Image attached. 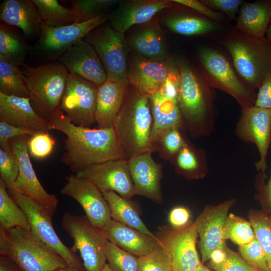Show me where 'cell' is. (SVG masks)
Masks as SVG:
<instances>
[{
  "label": "cell",
  "mask_w": 271,
  "mask_h": 271,
  "mask_svg": "<svg viewBox=\"0 0 271 271\" xmlns=\"http://www.w3.org/2000/svg\"><path fill=\"white\" fill-rule=\"evenodd\" d=\"M222 237L239 246L251 242L255 236L249 221L230 213L225 222Z\"/></svg>",
  "instance_id": "obj_37"
},
{
  "label": "cell",
  "mask_w": 271,
  "mask_h": 271,
  "mask_svg": "<svg viewBox=\"0 0 271 271\" xmlns=\"http://www.w3.org/2000/svg\"><path fill=\"white\" fill-rule=\"evenodd\" d=\"M237 131L241 139L256 146L260 159L255 165L257 170L264 173L267 153L271 144V109L254 105L242 108Z\"/></svg>",
  "instance_id": "obj_18"
},
{
  "label": "cell",
  "mask_w": 271,
  "mask_h": 271,
  "mask_svg": "<svg viewBox=\"0 0 271 271\" xmlns=\"http://www.w3.org/2000/svg\"><path fill=\"white\" fill-rule=\"evenodd\" d=\"M101 271H112L107 263H106Z\"/></svg>",
  "instance_id": "obj_57"
},
{
  "label": "cell",
  "mask_w": 271,
  "mask_h": 271,
  "mask_svg": "<svg viewBox=\"0 0 271 271\" xmlns=\"http://www.w3.org/2000/svg\"><path fill=\"white\" fill-rule=\"evenodd\" d=\"M0 19L6 24L17 27L31 36L41 32L42 24L32 0H5L1 5Z\"/></svg>",
  "instance_id": "obj_28"
},
{
  "label": "cell",
  "mask_w": 271,
  "mask_h": 271,
  "mask_svg": "<svg viewBox=\"0 0 271 271\" xmlns=\"http://www.w3.org/2000/svg\"><path fill=\"white\" fill-rule=\"evenodd\" d=\"M94 49L107 74V80L128 85V47L123 33L109 25H101L84 39Z\"/></svg>",
  "instance_id": "obj_10"
},
{
  "label": "cell",
  "mask_w": 271,
  "mask_h": 271,
  "mask_svg": "<svg viewBox=\"0 0 271 271\" xmlns=\"http://www.w3.org/2000/svg\"><path fill=\"white\" fill-rule=\"evenodd\" d=\"M153 126L151 152H156V145L162 135L172 128H183L185 124L177 99L165 95L160 90L150 96Z\"/></svg>",
  "instance_id": "obj_24"
},
{
  "label": "cell",
  "mask_w": 271,
  "mask_h": 271,
  "mask_svg": "<svg viewBox=\"0 0 271 271\" xmlns=\"http://www.w3.org/2000/svg\"><path fill=\"white\" fill-rule=\"evenodd\" d=\"M27 47L22 40L10 27L0 26V56L19 67L24 65Z\"/></svg>",
  "instance_id": "obj_35"
},
{
  "label": "cell",
  "mask_w": 271,
  "mask_h": 271,
  "mask_svg": "<svg viewBox=\"0 0 271 271\" xmlns=\"http://www.w3.org/2000/svg\"><path fill=\"white\" fill-rule=\"evenodd\" d=\"M165 26L171 31L182 35L196 36L218 32L220 29L216 22L206 17L177 15L167 17Z\"/></svg>",
  "instance_id": "obj_31"
},
{
  "label": "cell",
  "mask_w": 271,
  "mask_h": 271,
  "mask_svg": "<svg viewBox=\"0 0 271 271\" xmlns=\"http://www.w3.org/2000/svg\"><path fill=\"white\" fill-rule=\"evenodd\" d=\"M61 226L73 240L72 250L78 251L86 271H101L105 265L108 240L102 229L93 226L86 216L66 212Z\"/></svg>",
  "instance_id": "obj_9"
},
{
  "label": "cell",
  "mask_w": 271,
  "mask_h": 271,
  "mask_svg": "<svg viewBox=\"0 0 271 271\" xmlns=\"http://www.w3.org/2000/svg\"><path fill=\"white\" fill-rule=\"evenodd\" d=\"M266 34V38L271 43V21L268 27Z\"/></svg>",
  "instance_id": "obj_55"
},
{
  "label": "cell",
  "mask_w": 271,
  "mask_h": 271,
  "mask_svg": "<svg viewBox=\"0 0 271 271\" xmlns=\"http://www.w3.org/2000/svg\"><path fill=\"white\" fill-rule=\"evenodd\" d=\"M234 202L230 200L217 205L207 206L194 222L200 237L199 245L203 263L209 260L214 251L227 246L222 233L228 211Z\"/></svg>",
  "instance_id": "obj_17"
},
{
  "label": "cell",
  "mask_w": 271,
  "mask_h": 271,
  "mask_svg": "<svg viewBox=\"0 0 271 271\" xmlns=\"http://www.w3.org/2000/svg\"><path fill=\"white\" fill-rule=\"evenodd\" d=\"M0 271H23L19 266L9 257L1 255Z\"/></svg>",
  "instance_id": "obj_52"
},
{
  "label": "cell",
  "mask_w": 271,
  "mask_h": 271,
  "mask_svg": "<svg viewBox=\"0 0 271 271\" xmlns=\"http://www.w3.org/2000/svg\"><path fill=\"white\" fill-rule=\"evenodd\" d=\"M198 55L202 75L211 88L231 95L242 108L254 105L256 94L246 85L223 54L204 47L199 50Z\"/></svg>",
  "instance_id": "obj_8"
},
{
  "label": "cell",
  "mask_w": 271,
  "mask_h": 271,
  "mask_svg": "<svg viewBox=\"0 0 271 271\" xmlns=\"http://www.w3.org/2000/svg\"><path fill=\"white\" fill-rule=\"evenodd\" d=\"M271 21V0L244 2L236 18L235 30L246 35L265 37Z\"/></svg>",
  "instance_id": "obj_29"
},
{
  "label": "cell",
  "mask_w": 271,
  "mask_h": 271,
  "mask_svg": "<svg viewBox=\"0 0 271 271\" xmlns=\"http://www.w3.org/2000/svg\"><path fill=\"white\" fill-rule=\"evenodd\" d=\"M190 218L189 211L181 206L174 208L169 214V221L172 227L175 228H181L186 226L190 223Z\"/></svg>",
  "instance_id": "obj_50"
},
{
  "label": "cell",
  "mask_w": 271,
  "mask_h": 271,
  "mask_svg": "<svg viewBox=\"0 0 271 271\" xmlns=\"http://www.w3.org/2000/svg\"><path fill=\"white\" fill-rule=\"evenodd\" d=\"M56 271H82V270H77V269H73V268H70V267L67 266V267H66L65 268H63L58 269Z\"/></svg>",
  "instance_id": "obj_56"
},
{
  "label": "cell",
  "mask_w": 271,
  "mask_h": 271,
  "mask_svg": "<svg viewBox=\"0 0 271 271\" xmlns=\"http://www.w3.org/2000/svg\"><path fill=\"white\" fill-rule=\"evenodd\" d=\"M233 65L246 85L254 90L271 77V43L235 30L223 38Z\"/></svg>",
  "instance_id": "obj_3"
},
{
  "label": "cell",
  "mask_w": 271,
  "mask_h": 271,
  "mask_svg": "<svg viewBox=\"0 0 271 271\" xmlns=\"http://www.w3.org/2000/svg\"><path fill=\"white\" fill-rule=\"evenodd\" d=\"M179 83L177 101L185 125L192 133L200 132L213 109L212 88L187 62H177Z\"/></svg>",
  "instance_id": "obj_5"
},
{
  "label": "cell",
  "mask_w": 271,
  "mask_h": 271,
  "mask_svg": "<svg viewBox=\"0 0 271 271\" xmlns=\"http://www.w3.org/2000/svg\"><path fill=\"white\" fill-rule=\"evenodd\" d=\"M19 172L18 159L12 149L5 150L0 148L1 179L7 188L12 187Z\"/></svg>",
  "instance_id": "obj_45"
},
{
  "label": "cell",
  "mask_w": 271,
  "mask_h": 271,
  "mask_svg": "<svg viewBox=\"0 0 271 271\" xmlns=\"http://www.w3.org/2000/svg\"><path fill=\"white\" fill-rule=\"evenodd\" d=\"M172 3L167 0L119 1L118 7L109 16L111 26L124 34L134 25L149 22L156 14L171 7Z\"/></svg>",
  "instance_id": "obj_22"
},
{
  "label": "cell",
  "mask_w": 271,
  "mask_h": 271,
  "mask_svg": "<svg viewBox=\"0 0 271 271\" xmlns=\"http://www.w3.org/2000/svg\"><path fill=\"white\" fill-rule=\"evenodd\" d=\"M152 152H146L128 159V166L135 195L161 203L163 165L155 162Z\"/></svg>",
  "instance_id": "obj_20"
},
{
  "label": "cell",
  "mask_w": 271,
  "mask_h": 271,
  "mask_svg": "<svg viewBox=\"0 0 271 271\" xmlns=\"http://www.w3.org/2000/svg\"><path fill=\"white\" fill-rule=\"evenodd\" d=\"M249 220L271 269V217L262 211H252L249 214Z\"/></svg>",
  "instance_id": "obj_38"
},
{
  "label": "cell",
  "mask_w": 271,
  "mask_h": 271,
  "mask_svg": "<svg viewBox=\"0 0 271 271\" xmlns=\"http://www.w3.org/2000/svg\"><path fill=\"white\" fill-rule=\"evenodd\" d=\"M106 258L112 271H138V257L108 241Z\"/></svg>",
  "instance_id": "obj_39"
},
{
  "label": "cell",
  "mask_w": 271,
  "mask_h": 271,
  "mask_svg": "<svg viewBox=\"0 0 271 271\" xmlns=\"http://www.w3.org/2000/svg\"><path fill=\"white\" fill-rule=\"evenodd\" d=\"M42 24L51 27L68 25L77 22L78 16L72 8H67L56 0H32Z\"/></svg>",
  "instance_id": "obj_33"
},
{
  "label": "cell",
  "mask_w": 271,
  "mask_h": 271,
  "mask_svg": "<svg viewBox=\"0 0 271 271\" xmlns=\"http://www.w3.org/2000/svg\"><path fill=\"white\" fill-rule=\"evenodd\" d=\"M14 227L30 230L26 214L10 195L5 183L0 178V228Z\"/></svg>",
  "instance_id": "obj_32"
},
{
  "label": "cell",
  "mask_w": 271,
  "mask_h": 271,
  "mask_svg": "<svg viewBox=\"0 0 271 271\" xmlns=\"http://www.w3.org/2000/svg\"><path fill=\"white\" fill-rule=\"evenodd\" d=\"M209 260V267L214 271H258L227 246L214 251Z\"/></svg>",
  "instance_id": "obj_36"
},
{
  "label": "cell",
  "mask_w": 271,
  "mask_h": 271,
  "mask_svg": "<svg viewBox=\"0 0 271 271\" xmlns=\"http://www.w3.org/2000/svg\"><path fill=\"white\" fill-rule=\"evenodd\" d=\"M128 45L138 56L153 60L168 59V50L164 36L157 19L141 24L128 40Z\"/></svg>",
  "instance_id": "obj_26"
},
{
  "label": "cell",
  "mask_w": 271,
  "mask_h": 271,
  "mask_svg": "<svg viewBox=\"0 0 271 271\" xmlns=\"http://www.w3.org/2000/svg\"><path fill=\"white\" fill-rule=\"evenodd\" d=\"M0 121L31 130L47 132L48 121L39 116L29 98L9 96L0 93Z\"/></svg>",
  "instance_id": "obj_23"
},
{
  "label": "cell",
  "mask_w": 271,
  "mask_h": 271,
  "mask_svg": "<svg viewBox=\"0 0 271 271\" xmlns=\"http://www.w3.org/2000/svg\"><path fill=\"white\" fill-rule=\"evenodd\" d=\"M166 250L172 271H196L200 261L196 249L198 236L194 222L181 228L162 227L156 235Z\"/></svg>",
  "instance_id": "obj_11"
},
{
  "label": "cell",
  "mask_w": 271,
  "mask_h": 271,
  "mask_svg": "<svg viewBox=\"0 0 271 271\" xmlns=\"http://www.w3.org/2000/svg\"><path fill=\"white\" fill-rule=\"evenodd\" d=\"M60 193L75 200L94 226L102 229L111 219L108 202L102 193L91 181L71 174L66 178Z\"/></svg>",
  "instance_id": "obj_14"
},
{
  "label": "cell",
  "mask_w": 271,
  "mask_h": 271,
  "mask_svg": "<svg viewBox=\"0 0 271 271\" xmlns=\"http://www.w3.org/2000/svg\"><path fill=\"white\" fill-rule=\"evenodd\" d=\"M0 254L11 258L23 271H56L68 266L30 230L19 227L0 228Z\"/></svg>",
  "instance_id": "obj_4"
},
{
  "label": "cell",
  "mask_w": 271,
  "mask_h": 271,
  "mask_svg": "<svg viewBox=\"0 0 271 271\" xmlns=\"http://www.w3.org/2000/svg\"><path fill=\"white\" fill-rule=\"evenodd\" d=\"M75 175L91 181L102 193L112 191L127 200L135 195L127 159L92 165Z\"/></svg>",
  "instance_id": "obj_13"
},
{
  "label": "cell",
  "mask_w": 271,
  "mask_h": 271,
  "mask_svg": "<svg viewBox=\"0 0 271 271\" xmlns=\"http://www.w3.org/2000/svg\"><path fill=\"white\" fill-rule=\"evenodd\" d=\"M55 145V141L49 132H38L28 140L29 153L36 159H43L49 156Z\"/></svg>",
  "instance_id": "obj_46"
},
{
  "label": "cell",
  "mask_w": 271,
  "mask_h": 271,
  "mask_svg": "<svg viewBox=\"0 0 271 271\" xmlns=\"http://www.w3.org/2000/svg\"><path fill=\"white\" fill-rule=\"evenodd\" d=\"M196 271H212L206 266L204 265V263L201 262L198 265Z\"/></svg>",
  "instance_id": "obj_54"
},
{
  "label": "cell",
  "mask_w": 271,
  "mask_h": 271,
  "mask_svg": "<svg viewBox=\"0 0 271 271\" xmlns=\"http://www.w3.org/2000/svg\"><path fill=\"white\" fill-rule=\"evenodd\" d=\"M7 189L26 214L32 233L48 248L62 257L68 267L86 271L76 253L63 243L53 227L52 218L56 210L38 203L14 189Z\"/></svg>",
  "instance_id": "obj_7"
},
{
  "label": "cell",
  "mask_w": 271,
  "mask_h": 271,
  "mask_svg": "<svg viewBox=\"0 0 271 271\" xmlns=\"http://www.w3.org/2000/svg\"><path fill=\"white\" fill-rule=\"evenodd\" d=\"M119 2L117 0H77L72 2V7L77 14V22H83L104 14V10Z\"/></svg>",
  "instance_id": "obj_41"
},
{
  "label": "cell",
  "mask_w": 271,
  "mask_h": 271,
  "mask_svg": "<svg viewBox=\"0 0 271 271\" xmlns=\"http://www.w3.org/2000/svg\"><path fill=\"white\" fill-rule=\"evenodd\" d=\"M152 126L150 96L127 89L113 126L127 159L151 152Z\"/></svg>",
  "instance_id": "obj_2"
},
{
  "label": "cell",
  "mask_w": 271,
  "mask_h": 271,
  "mask_svg": "<svg viewBox=\"0 0 271 271\" xmlns=\"http://www.w3.org/2000/svg\"><path fill=\"white\" fill-rule=\"evenodd\" d=\"M28 136H20L10 140L12 149L19 163V172L13 186L19 192L38 203L56 210L59 200L55 195L48 193L39 181L29 158Z\"/></svg>",
  "instance_id": "obj_15"
},
{
  "label": "cell",
  "mask_w": 271,
  "mask_h": 271,
  "mask_svg": "<svg viewBox=\"0 0 271 271\" xmlns=\"http://www.w3.org/2000/svg\"><path fill=\"white\" fill-rule=\"evenodd\" d=\"M204 5L212 10H220L229 19L234 20L239 8L244 3L241 0H202Z\"/></svg>",
  "instance_id": "obj_48"
},
{
  "label": "cell",
  "mask_w": 271,
  "mask_h": 271,
  "mask_svg": "<svg viewBox=\"0 0 271 271\" xmlns=\"http://www.w3.org/2000/svg\"><path fill=\"white\" fill-rule=\"evenodd\" d=\"M109 17L104 13L86 21L59 27L42 24L39 48L52 55L63 54L93 30L104 23Z\"/></svg>",
  "instance_id": "obj_16"
},
{
  "label": "cell",
  "mask_w": 271,
  "mask_h": 271,
  "mask_svg": "<svg viewBox=\"0 0 271 271\" xmlns=\"http://www.w3.org/2000/svg\"><path fill=\"white\" fill-rule=\"evenodd\" d=\"M240 255L249 264L260 271H269L270 269L264 251L255 237L250 242L239 246Z\"/></svg>",
  "instance_id": "obj_43"
},
{
  "label": "cell",
  "mask_w": 271,
  "mask_h": 271,
  "mask_svg": "<svg viewBox=\"0 0 271 271\" xmlns=\"http://www.w3.org/2000/svg\"><path fill=\"white\" fill-rule=\"evenodd\" d=\"M24 66L22 72L27 82L30 103L37 114L48 121L60 106L69 72L60 63L37 67Z\"/></svg>",
  "instance_id": "obj_6"
},
{
  "label": "cell",
  "mask_w": 271,
  "mask_h": 271,
  "mask_svg": "<svg viewBox=\"0 0 271 271\" xmlns=\"http://www.w3.org/2000/svg\"><path fill=\"white\" fill-rule=\"evenodd\" d=\"M254 106L271 109V77L258 88Z\"/></svg>",
  "instance_id": "obj_51"
},
{
  "label": "cell",
  "mask_w": 271,
  "mask_h": 271,
  "mask_svg": "<svg viewBox=\"0 0 271 271\" xmlns=\"http://www.w3.org/2000/svg\"><path fill=\"white\" fill-rule=\"evenodd\" d=\"M127 89L128 85L108 80L98 86L94 115L98 128L113 127Z\"/></svg>",
  "instance_id": "obj_27"
},
{
  "label": "cell",
  "mask_w": 271,
  "mask_h": 271,
  "mask_svg": "<svg viewBox=\"0 0 271 271\" xmlns=\"http://www.w3.org/2000/svg\"><path fill=\"white\" fill-rule=\"evenodd\" d=\"M179 128H172L166 131L159 139L156 146L161 157L173 162L176 156L185 143V140Z\"/></svg>",
  "instance_id": "obj_40"
},
{
  "label": "cell",
  "mask_w": 271,
  "mask_h": 271,
  "mask_svg": "<svg viewBox=\"0 0 271 271\" xmlns=\"http://www.w3.org/2000/svg\"><path fill=\"white\" fill-rule=\"evenodd\" d=\"M34 132L0 121V146L5 150L12 149L10 140L13 138L23 136H33Z\"/></svg>",
  "instance_id": "obj_47"
},
{
  "label": "cell",
  "mask_w": 271,
  "mask_h": 271,
  "mask_svg": "<svg viewBox=\"0 0 271 271\" xmlns=\"http://www.w3.org/2000/svg\"><path fill=\"white\" fill-rule=\"evenodd\" d=\"M69 73L99 86L107 80L105 68L93 47L85 40L75 44L59 58Z\"/></svg>",
  "instance_id": "obj_19"
},
{
  "label": "cell",
  "mask_w": 271,
  "mask_h": 271,
  "mask_svg": "<svg viewBox=\"0 0 271 271\" xmlns=\"http://www.w3.org/2000/svg\"><path fill=\"white\" fill-rule=\"evenodd\" d=\"M138 271H172L169 256L159 244L151 252L138 257Z\"/></svg>",
  "instance_id": "obj_42"
},
{
  "label": "cell",
  "mask_w": 271,
  "mask_h": 271,
  "mask_svg": "<svg viewBox=\"0 0 271 271\" xmlns=\"http://www.w3.org/2000/svg\"><path fill=\"white\" fill-rule=\"evenodd\" d=\"M258 271H260V270H258ZM269 271H271V270H269Z\"/></svg>",
  "instance_id": "obj_58"
},
{
  "label": "cell",
  "mask_w": 271,
  "mask_h": 271,
  "mask_svg": "<svg viewBox=\"0 0 271 271\" xmlns=\"http://www.w3.org/2000/svg\"><path fill=\"white\" fill-rule=\"evenodd\" d=\"M102 194L108 202L112 219L158 239L143 222L130 200L123 198L112 191Z\"/></svg>",
  "instance_id": "obj_30"
},
{
  "label": "cell",
  "mask_w": 271,
  "mask_h": 271,
  "mask_svg": "<svg viewBox=\"0 0 271 271\" xmlns=\"http://www.w3.org/2000/svg\"><path fill=\"white\" fill-rule=\"evenodd\" d=\"M172 1L189 7L201 14L205 17L216 22L220 21L224 19L223 15L209 9L201 1L196 0H173Z\"/></svg>",
  "instance_id": "obj_49"
},
{
  "label": "cell",
  "mask_w": 271,
  "mask_h": 271,
  "mask_svg": "<svg viewBox=\"0 0 271 271\" xmlns=\"http://www.w3.org/2000/svg\"><path fill=\"white\" fill-rule=\"evenodd\" d=\"M173 163L176 169L186 174L195 173L202 164L199 152L186 142Z\"/></svg>",
  "instance_id": "obj_44"
},
{
  "label": "cell",
  "mask_w": 271,
  "mask_h": 271,
  "mask_svg": "<svg viewBox=\"0 0 271 271\" xmlns=\"http://www.w3.org/2000/svg\"><path fill=\"white\" fill-rule=\"evenodd\" d=\"M172 63L169 59L153 60L138 56L127 67L128 83L139 92L150 96L161 88Z\"/></svg>",
  "instance_id": "obj_21"
},
{
  "label": "cell",
  "mask_w": 271,
  "mask_h": 271,
  "mask_svg": "<svg viewBox=\"0 0 271 271\" xmlns=\"http://www.w3.org/2000/svg\"><path fill=\"white\" fill-rule=\"evenodd\" d=\"M48 124L50 130L61 131L66 136L61 160L74 174L92 165L128 160L113 127L90 128L75 125L60 106L49 118Z\"/></svg>",
  "instance_id": "obj_1"
},
{
  "label": "cell",
  "mask_w": 271,
  "mask_h": 271,
  "mask_svg": "<svg viewBox=\"0 0 271 271\" xmlns=\"http://www.w3.org/2000/svg\"><path fill=\"white\" fill-rule=\"evenodd\" d=\"M98 87L94 83L69 73L60 107L74 124L90 127L95 122Z\"/></svg>",
  "instance_id": "obj_12"
},
{
  "label": "cell",
  "mask_w": 271,
  "mask_h": 271,
  "mask_svg": "<svg viewBox=\"0 0 271 271\" xmlns=\"http://www.w3.org/2000/svg\"><path fill=\"white\" fill-rule=\"evenodd\" d=\"M0 93L9 96L29 98L25 76L19 67L0 56Z\"/></svg>",
  "instance_id": "obj_34"
},
{
  "label": "cell",
  "mask_w": 271,
  "mask_h": 271,
  "mask_svg": "<svg viewBox=\"0 0 271 271\" xmlns=\"http://www.w3.org/2000/svg\"><path fill=\"white\" fill-rule=\"evenodd\" d=\"M271 145V144H270ZM265 197L269 208L271 217V175L270 179L265 188Z\"/></svg>",
  "instance_id": "obj_53"
},
{
  "label": "cell",
  "mask_w": 271,
  "mask_h": 271,
  "mask_svg": "<svg viewBox=\"0 0 271 271\" xmlns=\"http://www.w3.org/2000/svg\"><path fill=\"white\" fill-rule=\"evenodd\" d=\"M102 230L108 241L138 257L149 253L160 244L158 239L111 218Z\"/></svg>",
  "instance_id": "obj_25"
}]
</instances>
